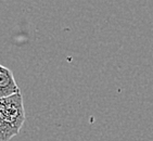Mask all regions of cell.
I'll use <instances>...</instances> for the list:
<instances>
[{
  "instance_id": "obj_2",
  "label": "cell",
  "mask_w": 153,
  "mask_h": 141,
  "mask_svg": "<svg viewBox=\"0 0 153 141\" xmlns=\"http://www.w3.org/2000/svg\"><path fill=\"white\" fill-rule=\"evenodd\" d=\"M20 88L15 82L13 73L9 68L0 64V98L19 94Z\"/></svg>"
},
{
  "instance_id": "obj_1",
  "label": "cell",
  "mask_w": 153,
  "mask_h": 141,
  "mask_svg": "<svg viewBox=\"0 0 153 141\" xmlns=\"http://www.w3.org/2000/svg\"><path fill=\"white\" fill-rule=\"evenodd\" d=\"M26 119L21 92L0 98V141H10L18 135Z\"/></svg>"
}]
</instances>
